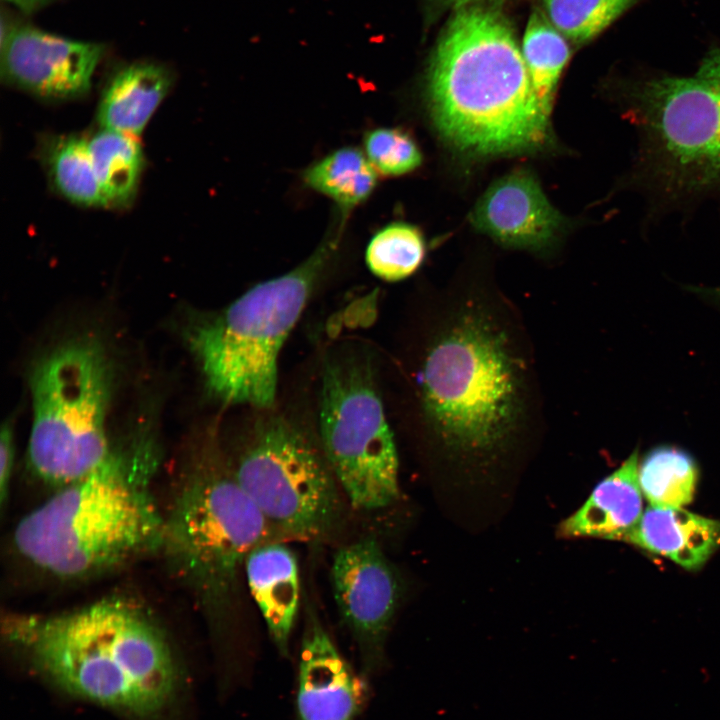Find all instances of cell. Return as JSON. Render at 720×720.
<instances>
[{
    "label": "cell",
    "mask_w": 720,
    "mask_h": 720,
    "mask_svg": "<svg viewBox=\"0 0 720 720\" xmlns=\"http://www.w3.org/2000/svg\"><path fill=\"white\" fill-rule=\"evenodd\" d=\"M87 146L104 205L127 204L143 168L140 143L135 136L103 128L87 139Z\"/></svg>",
    "instance_id": "d6986e66"
},
{
    "label": "cell",
    "mask_w": 720,
    "mask_h": 720,
    "mask_svg": "<svg viewBox=\"0 0 720 720\" xmlns=\"http://www.w3.org/2000/svg\"><path fill=\"white\" fill-rule=\"evenodd\" d=\"M153 450L151 439H135L25 515L13 535L19 555L50 576L73 580L163 544L165 521L145 485Z\"/></svg>",
    "instance_id": "3957f363"
},
{
    "label": "cell",
    "mask_w": 720,
    "mask_h": 720,
    "mask_svg": "<svg viewBox=\"0 0 720 720\" xmlns=\"http://www.w3.org/2000/svg\"><path fill=\"white\" fill-rule=\"evenodd\" d=\"M364 685L320 621L310 615L298 670L299 720H353L364 701Z\"/></svg>",
    "instance_id": "5bb4252c"
},
{
    "label": "cell",
    "mask_w": 720,
    "mask_h": 720,
    "mask_svg": "<svg viewBox=\"0 0 720 720\" xmlns=\"http://www.w3.org/2000/svg\"><path fill=\"white\" fill-rule=\"evenodd\" d=\"M433 124L465 154L514 155L542 147L549 115L533 89L510 25L498 13L459 9L433 52L427 73Z\"/></svg>",
    "instance_id": "6da1fadb"
},
{
    "label": "cell",
    "mask_w": 720,
    "mask_h": 720,
    "mask_svg": "<svg viewBox=\"0 0 720 720\" xmlns=\"http://www.w3.org/2000/svg\"><path fill=\"white\" fill-rule=\"evenodd\" d=\"M470 221L480 232L503 245L541 249L562 223L535 177L516 170L494 182L474 206Z\"/></svg>",
    "instance_id": "4fadbf2b"
},
{
    "label": "cell",
    "mask_w": 720,
    "mask_h": 720,
    "mask_svg": "<svg viewBox=\"0 0 720 720\" xmlns=\"http://www.w3.org/2000/svg\"><path fill=\"white\" fill-rule=\"evenodd\" d=\"M425 245L421 232L406 223H392L378 231L366 249L370 271L386 281H399L421 265Z\"/></svg>",
    "instance_id": "cb8c5ba5"
},
{
    "label": "cell",
    "mask_w": 720,
    "mask_h": 720,
    "mask_svg": "<svg viewBox=\"0 0 720 720\" xmlns=\"http://www.w3.org/2000/svg\"><path fill=\"white\" fill-rule=\"evenodd\" d=\"M243 569L269 634L278 650L286 655L300 602L296 556L286 541L274 539L256 546L248 554Z\"/></svg>",
    "instance_id": "9a60e30c"
},
{
    "label": "cell",
    "mask_w": 720,
    "mask_h": 720,
    "mask_svg": "<svg viewBox=\"0 0 720 720\" xmlns=\"http://www.w3.org/2000/svg\"><path fill=\"white\" fill-rule=\"evenodd\" d=\"M624 541L697 570L720 546V521L683 508L650 505Z\"/></svg>",
    "instance_id": "e0dca14e"
},
{
    "label": "cell",
    "mask_w": 720,
    "mask_h": 720,
    "mask_svg": "<svg viewBox=\"0 0 720 720\" xmlns=\"http://www.w3.org/2000/svg\"><path fill=\"white\" fill-rule=\"evenodd\" d=\"M716 296L720 297V289L716 290Z\"/></svg>",
    "instance_id": "f546056e"
},
{
    "label": "cell",
    "mask_w": 720,
    "mask_h": 720,
    "mask_svg": "<svg viewBox=\"0 0 720 720\" xmlns=\"http://www.w3.org/2000/svg\"><path fill=\"white\" fill-rule=\"evenodd\" d=\"M521 50L533 89L550 115L559 77L570 56L569 46L550 21L536 11L528 21Z\"/></svg>",
    "instance_id": "7402d4cb"
},
{
    "label": "cell",
    "mask_w": 720,
    "mask_h": 720,
    "mask_svg": "<svg viewBox=\"0 0 720 720\" xmlns=\"http://www.w3.org/2000/svg\"><path fill=\"white\" fill-rule=\"evenodd\" d=\"M230 462L280 540L322 541L343 524L348 502L318 435L287 416H260Z\"/></svg>",
    "instance_id": "ba28073f"
},
{
    "label": "cell",
    "mask_w": 720,
    "mask_h": 720,
    "mask_svg": "<svg viewBox=\"0 0 720 720\" xmlns=\"http://www.w3.org/2000/svg\"><path fill=\"white\" fill-rule=\"evenodd\" d=\"M29 385L32 471L60 488L90 475L113 452L107 435L112 369L103 345L91 337L57 345L35 363Z\"/></svg>",
    "instance_id": "52a82bcc"
},
{
    "label": "cell",
    "mask_w": 720,
    "mask_h": 720,
    "mask_svg": "<svg viewBox=\"0 0 720 720\" xmlns=\"http://www.w3.org/2000/svg\"><path fill=\"white\" fill-rule=\"evenodd\" d=\"M445 4L455 7L456 9L466 8L467 6L484 0H441Z\"/></svg>",
    "instance_id": "f1b7e54d"
},
{
    "label": "cell",
    "mask_w": 720,
    "mask_h": 720,
    "mask_svg": "<svg viewBox=\"0 0 720 720\" xmlns=\"http://www.w3.org/2000/svg\"><path fill=\"white\" fill-rule=\"evenodd\" d=\"M15 456L14 430L10 421L3 423L0 435V504L9 496Z\"/></svg>",
    "instance_id": "4316f807"
},
{
    "label": "cell",
    "mask_w": 720,
    "mask_h": 720,
    "mask_svg": "<svg viewBox=\"0 0 720 720\" xmlns=\"http://www.w3.org/2000/svg\"><path fill=\"white\" fill-rule=\"evenodd\" d=\"M172 85L166 66L139 61L121 67L107 82L97 119L104 129L140 134Z\"/></svg>",
    "instance_id": "ac0fdd59"
},
{
    "label": "cell",
    "mask_w": 720,
    "mask_h": 720,
    "mask_svg": "<svg viewBox=\"0 0 720 720\" xmlns=\"http://www.w3.org/2000/svg\"><path fill=\"white\" fill-rule=\"evenodd\" d=\"M304 181L334 200L341 209L349 210L369 197L375 188L377 174L361 151L345 147L308 168Z\"/></svg>",
    "instance_id": "ffe728a7"
},
{
    "label": "cell",
    "mask_w": 720,
    "mask_h": 720,
    "mask_svg": "<svg viewBox=\"0 0 720 720\" xmlns=\"http://www.w3.org/2000/svg\"><path fill=\"white\" fill-rule=\"evenodd\" d=\"M10 640L66 692L136 715L175 696L180 672L160 628L136 605L105 599L55 615H12Z\"/></svg>",
    "instance_id": "7a4b0ae2"
},
{
    "label": "cell",
    "mask_w": 720,
    "mask_h": 720,
    "mask_svg": "<svg viewBox=\"0 0 720 720\" xmlns=\"http://www.w3.org/2000/svg\"><path fill=\"white\" fill-rule=\"evenodd\" d=\"M638 452L602 479L585 503L559 526L563 537H594L624 541L642 512Z\"/></svg>",
    "instance_id": "2e32d148"
},
{
    "label": "cell",
    "mask_w": 720,
    "mask_h": 720,
    "mask_svg": "<svg viewBox=\"0 0 720 720\" xmlns=\"http://www.w3.org/2000/svg\"><path fill=\"white\" fill-rule=\"evenodd\" d=\"M1 76L8 84L47 99L86 94L105 46L67 38L2 17Z\"/></svg>",
    "instance_id": "7c38bea8"
},
{
    "label": "cell",
    "mask_w": 720,
    "mask_h": 720,
    "mask_svg": "<svg viewBox=\"0 0 720 720\" xmlns=\"http://www.w3.org/2000/svg\"><path fill=\"white\" fill-rule=\"evenodd\" d=\"M697 466L684 450L672 446L652 449L638 467L642 494L652 506L682 508L694 497Z\"/></svg>",
    "instance_id": "44dd1931"
},
{
    "label": "cell",
    "mask_w": 720,
    "mask_h": 720,
    "mask_svg": "<svg viewBox=\"0 0 720 720\" xmlns=\"http://www.w3.org/2000/svg\"><path fill=\"white\" fill-rule=\"evenodd\" d=\"M623 112L638 134L643 186L671 203L720 197V48L691 76L633 82Z\"/></svg>",
    "instance_id": "8992f818"
},
{
    "label": "cell",
    "mask_w": 720,
    "mask_h": 720,
    "mask_svg": "<svg viewBox=\"0 0 720 720\" xmlns=\"http://www.w3.org/2000/svg\"><path fill=\"white\" fill-rule=\"evenodd\" d=\"M7 3L13 5L23 13L36 12L55 0H4Z\"/></svg>",
    "instance_id": "83f0119b"
},
{
    "label": "cell",
    "mask_w": 720,
    "mask_h": 720,
    "mask_svg": "<svg viewBox=\"0 0 720 720\" xmlns=\"http://www.w3.org/2000/svg\"><path fill=\"white\" fill-rule=\"evenodd\" d=\"M636 1L541 0L550 23L576 42L595 37Z\"/></svg>",
    "instance_id": "d4e9b609"
},
{
    "label": "cell",
    "mask_w": 720,
    "mask_h": 720,
    "mask_svg": "<svg viewBox=\"0 0 720 720\" xmlns=\"http://www.w3.org/2000/svg\"><path fill=\"white\" fill-rule=\"evenodd\" d=\"M522 376L505 330L486 313L467 311L427 351L420 377L424 412L449 447L492 451L519 424Z\"/></svg>",
    "instance_id": "277c9868"
},
{
    "label": "cell",
    "mask_w": 720,
    "mask_h": 720,
    "mask_svg": "<svg viewBox=\"0 0 720 720\" xmlns=\"http://www.w3.org/2000/svg\"><path fill=\"white\" fill-rule=\"evenodd\" d=\"M330 579L339 614L358 643L367 670H372L382 659L399 602L396 571L377 540L366 536L336 551Z\"/></svg>",
    "instance_id": "8fae6325"
},
{
    "label": "cell",
    "mask_w": 720,
    "mask_h": 720,
    "mask_svg": "<svg viewBox=\"0 0 720 720\" xmlns=\"http://www.w3.org/2000/svg\"><path fill=\"white\" fill-rule=\"evenodd\" d=\"M368 160L383 175L399 176L416 169L422 161L414 140L401 129L378 128L364 138Z\"/></svg>",
    "instance_id": "484cf974"
},
{
    "label": "cell",
    "mask_w": 720,
    "mask_h": 720,
    "mask_svg": "<svg viewBox=\"0 0 720 720\" xmlns=\"http://www.w3.org/2000/svg\"><path fill=\"white\" fill-rule=\"evenodd\" d=\"M318 437L347 502L376 511L399 497V460L370 359L338 353L324 364Z\"/></svg>",
    "instance_id": "30bf717a"
},
{
    "label": "cell",
    "mask_w": 720,
    "mask_h": 720,
    "mask_svg": "<svg viewBox=\"0 0 720 720\" xmlns=\"http://www.w3.org/2000/svg\"><path fill=\"white\" fill-rule=\"evenodd\" d=\"M45 160L56 189L64 197L84 206L104 205L87 139L56 137L46 146Z\"/></svg>",
    "instance_id": "603a6c76"
},
{
    "label": "cell",
    "mask_w": 720,
    "mask_h": 720,
    "mask_svg": "<svg viewBox=\"0 0 720 720\" xmlns=\"http://www.w3.org/2000/svg\"><path fill=\"white\" fill-rule=\"evenodd\" d=\"M328 237L302 264L261 282L188 333L205 384L226 404L270 409L279 352L336 251Z\"/></svg>",
    "instance_id": "5b68a950"
},
{
    "label": "cell",
    "mask_w": 720,
    "mask_h": 720,
    "mask_svg": "<svg viewBox=\"0 0 720 720\" xmlns=\"http://www.w3.org/2000/svg\"><path fill=\"white\" fill-rule=\"evenodd\" d=\"M279 539L237 482L216 443L203 445L176 500L165 537L185 575L207 603L225 605L248 554Z\"/></svg>",
    "instance_id": "9c48e42d"
}]
</instances>
